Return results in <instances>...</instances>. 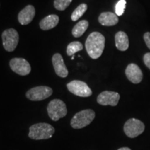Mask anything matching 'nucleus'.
<instances>
[{"label": "nucleus", "mask_w": 150, "mask_h": 150, "mask_svg": "<svg viewBox=\"0 0 150 150\" xmlns=\"http://www.w3.org/2000/svg\"><path fill=\"white\" fill-rule=\"evenodd\" d=\"M87 9L88 6L86 4H81L79 5L76 8V9L73 11L72 16H71V19H72V21H76V20H78L81 17L83 16V15L85 13Z\"/></svg>", "instance_id": "nucleus-18"}, {"label": "nucleus", "mask_w": 150, "mask_h": 150, "mask_svg": "<svg viewBox=\"0 0 150 150\" xmlns=\"http://www.w3.org/2000/svg\"><path fill=\"white\" fill-rule=\"evenodd\" d=\"M55 129L47 123H37L30 127L29 137L33 140H45L51 138Z\"/></svg>", "instance_id": "nucleus-2"}, {"label": "nucleus", "mask_w": 150, "mask_h": 150, "mask_svg": "<svg viewBox=\"0 0 150 150\" xmlns=\"http://www.w3.org/2000/svg\"><path fill=\"white\" fill-rule=\"evenodd\" d=\"M143 61L146 66L150 70V53H146L143 56Z\"/></svg>", "instance_id": "nucleus-22"}, {"label": "nucleus", "mask_w": 150, "mask_h": 150, "mask_svg": "<svg viewBox=\"0 0 150 150\" xmlns=\"http://www.w3.org/2000/svg\"><path fill=\"white\" fill-rule=\"evenodd\" d=\"M95 117V112L91 109L81 110L74 115L70 124L72 128L79 129L89 125Z\"/></svg>", "instance_id": "nucleus-3"}, {"label": "nucleus", "mask_w": 150, "mask_h": 150, "mask_svg": "<svg viewBox=\"0 0 150 150\" xmlns=\"http://www.w3.org/2000/svg\"><path fill=\"white\" fill-rule=\"evenodd\" d=\"M83 50V45L79 41L70 42L67 47V54L68 56H73L76 52Z\"/></svg>", "instance_id": "nucleus-19"}, {"label": "nucleus", "mask_w": 150, "mask_h": 150, "mask_svg": "<svg viewBox=\"0 0 150 150\" xmlns=\"http://www.w3.org/2000/svg\"><path fill=\"white\" fill-rule=\"evenodd\" d=\"M52 64H53L56 74L60 77L65 78L68 75V70L65 66L63 59L60 54H55L52 56Z\"/></svg>", "instance_id": "nucleus-12"}, {"label": "nucleus", "mask_w": 150, "mask_h": 150, "mask_svg": "<svg viewBox=\"0 0 150 150\" xmlns=\"http://www.w3.org/2000/svg\"><path fill=\"white\" fill-rule=\"evenodd\" d=\"M72 0H54V6L59 11H64L70 6Z\"/></svg>", "instance_id": "nucleus-20"}, {"label": "nucleus", "mask_w": 150, "mask_h": 150, "mask_svg": "<svg viewBox=\"0 0 150 150\" xmlns=\"http://www.w3.org/2000/svg\"><path fill=\"white\" fill-rule=\"evenodd\" d=\"M143 38L146 45L150 50V32H146L143 35Z\"/></svg>", "instance_id": "nucleus-23"}, {"label": "nucleus", "mask_w": 150, "mask_h": 150, "mask_svg": "<svg viewBox=\"0 0 150 150\" xmlns=\"http://www.w3.org/2000/svg\"><path fill=\"white\" fill-rule=\"evenodd\" d=\"M105 47V37L99 32H93L86 41V49L91 59H97L102 56Z\"/></svg>", "instance_id": "nucleus-1"}, {"label": "nucleus", "mask_w": 150, "mask_h": 150, "mask_svg": "<svg viewBox=\"0 0 150 150\" xmlns=\"http://www.w3.org/2000/svg\"><path fill=\"white\" fill-rule=\"evenodd\" d=\"M120 95L116 92L104 91L101 93L97 97V101L98 104L102 106H117L119 102Z\"/></svg>", "instance_id": "nucleus-10"}, {"label": "nucleus", "mask_w": 150, "mask_h": 150, "mask_svg": "<svg viewBox=\"0 0 150 150\" xmlns=\"http://www.w3.org/2000/svg\"><path fill=\"white\" fill-rule=\"evenodd\" d=\"M115 46L120 51H126L129 47L128 35L124 31H118L115 36Z\"/></svg>", "instance_id": "nucleus-15"}, {"label": "nucleus", "mask_w": 150, "mask_h": 150, "mask_svg": "<svg viewBox=\"0 0 150 150\" xmlns=\"http://www.w3.org/2000/svg\"><path fill=\"white\" fill-rule=\"evenodd\" d=\"M59 22V17L56 15H50L40 22V27L42 30L47 31L56 27Z\"/></svg>", "instance_id": "nucleus-16"}, {"label": "nucleus", "mask_w": 150, "mask_h": 150, "mask_svg": "<svg viewBox=\"0 0 150 150\" xmlns=\"http://www.w3.org/2000/svg\"><path fill=\"white\" fill-rule=\"evenodd\" d=\"M126 1L125 0H120L116 4L115 6V14L117 16H122L126 8Z\"/></svg>", "instance_id": "nucleus-21"}, {"label": "nucleus", "mask_w": 150, "mask_h": 150, "mask_svg": "<svg viewBox=\"0 0 150 150\" xmlns=\"http://www.w3.org/2000/svg\"><path fill=\"white\" fill-rule=\"evenodd\" d=\"M89 23L87 20H81L79 21L73 27L72 33L75 38H79L85 33V31L88 28Z\"/></svg>", "instance_id": "nucleus-17"}, {"label": "nucleus", "mask_w": 150, "mask_h": 150, "mask_svg": "<svg viewBox=\"0 0 150 150\" xmlns=\"http://www.w3.org/2000/svg\"><path fill=\"white\" fill-rule=\"evenodd\" d=\"M145 130V125L141 121L135 118H131L124 125V131L131 138H136L142 134Z\"/></svg>", "instance_id": "nucleus-5"}, {"label": "nucleus", "mask_w": 150, "mask_h": 150, "mask_svg": "<svg viewBox=\"0 0 150 150\" xmlns=\"http://www.w3.org/2000/svg\"><path fill=\"white\" fill-rule=\"evenodd\" d=\"M125 74L128 79L131 83L137 84L142 81L143 78V74L140 68L135 63H131L128 65L125 70Z\"/></svg>", "instance_id": "nucleus-11"}, {"label": "nucleus", "mask_w": 150, "mask_h": 150, "mask_svg": "<svg viewBox=\"0 0 150 150\" xmlns=\"http://www.w3.org/2000/svg\"><path fill=\"white\" fill-rule=\"evenodd\" d=\"M47 112L50 117L53 121H58L67 115L66 105L61 99H53L49 103Z\"/></svg>", "instance_id": "nucleus-4"}, {"label": "nucleus", "mask_w": 150, "mask_h": 150, "mask_svg": "<svg viewBox=\"0 0 150 150\" xmlns=\"http://www.w3.org/2000/svg\"><path fill=\"white\" fill-rule=\"evenodd\" d=\"M74 56L73 55V56H72V60H74Z\"/></svg>", "instance_id": "nucleus-25"}, {"label": "nucleus", "mask_w": 150, "mask_h": 150, "mask_svg": "<svg viewBox=\"0 0 150 150\" xmlns=\"http://www.w3.org/2000/svg\"><path fill=\"white\" fill-rule=\"evenodd\" d=\"M4 48L7 52H13L16 50L19 42V34L14 29L5 30L1 35Z\"/></svg>", "instance_id": "nucleus-6"}, {"label": "nucleus", "mask_w": 150, "mask_h": 150, "mask_svg": "<svg viewBox=\"0 0 150 150\" xmlns=\"http://www.w3.org/2000/svg\"><path fill=\"white\" fill-rule=\"evenodd\" d=\"M35 14V9L32 5H28L19 13L18 21L22 25H27L33 20Z\"/></svg>", "instance_id": "nucleus-13"}, {"label": "nucleus", "mask_w": 150, "mask_h": 150, "mask_svg": "<svg viewBox=\"0 0 150 150\" xmlns=\"http://www.w3.org/2000/svg\"><path fill=\"white\" fill-rule=\"evenodd\" d=\"M99 22L103 26H114L118 23V17L112 12L102 13L99 16Z\"/></svg>", "instance_id": "nucleus-14"}, {"label": "nucleus", "mask_w": 150, "mask_h": 150, "mask_svg": "<svg viewBox=\"0 0 150 150\" xmlns=\"http://www.w3.org/2000/svg\"><path fill=\"white\" fill-rule=\"evenodd\" d=\"M11 70L16 74L26 76L31 72V65L27 60L22 58H14L9 63Z\"/></svg>", "instance_id": "nucleus-9"}, {"label": "nucleus", "mask_w": 150, "mask_h": 150, "mask_svg": "<svg viewBox=\"0 0 150 150\" xmlns=\"http://www.w3.org/2000/svg\"><path fill=\"white\" fill-rule=\"evenodd\" d=\"M117 150H131V149L129 147H122V148H120V149Z\"/></svg>", "instance_id": "nucleus-24"}, {"label": "nucleus", "mask_w": 150, "mask_h": 150, "mask_svg": "<svg viewBox=\"0 0 150 150\" xmlns=\"http://www.w3.org/2000/svg\"><path fill=\"white\" fill-rule=\"evenodd\" d=\"M68 91L76 96L88 97L91 96L93 92L85 82L79 80H74L67 84Z\"/></svg>", "instance_id": "nucleus-7"}, {"label": "nucleus", "mask_w": 150, "mask_h": 150, "mask_svg": "<svg viewBox=\"0 0 150 150\" xmlns=\"http://www.w3.org/2000/svg\"><path fill=\"white\" fill-rule=\"evenodd\" d=\"M52 93L53 91L48 86H37L29 90L26 93V97L31 101H41L48 98Z\"/></svg>", "instance_id": "nucleus-8"}]
</instances>
